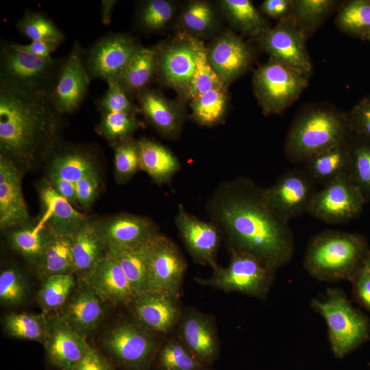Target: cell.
<instances>
[{
	"mask_svg": "<svg viewBox=\"0 0 370 370\" xmlns=\"http://www.w3.org/2000/svg\"><path fill=\"white\" fill-rule=\"evenodd\" d=\"M129 305L135 321L152 332H169L182 316L179 297L166 291L141 293Z\"/></svg>",
	"mask_w": 370,
	"mask_h": 370,
	"instance_id": "cell-17",
	"label": "cell"
},
{
	"mask_svg": "<svg viewBox=\"0 0 370 370\" xmlns=\"http://www.w3.org/2000/svg\"><path fill=\"white\" fill-rule=\"evenodd\" d=\"M347 143L328 148L304 163V169L316 184L323 186L348 173L349 158Z\"/></svg>",
	"mask_w": 370,
	"mask_h": 370,
	"instance_id": "cell-31",
	"label": "cell"
},
{
	"mask_svg": "<svg viewBox=\"0 0 370 370\" xmlns=\"http://www.w3.org/2000/svg\"><path fill=\"white\" fill-rule=\"evenodd\" d=\"M158 51L140 46L116 79L129 95H138L147 88L158 68Z\"/></svg>",
	"mask_w": 370,
	"mask_h": 370,
	"instance_id": "cell-32",
	"label": "cell"
},
{
	"mask_svg": "<svg viewBox=\"0 0 370 370\" xmlns=\"http://www.w3.org/2000/svg\"><path fill=\"white\" fill-rule=\"evenodd\" d=\"M192 117L199 125L212 127L221 123L227 111L226 87L216 88L191 101Z\"/></svg>",
	"mask_w": 370,
	"mask_h": 370,
	"instance_id": "cell-40",
	"label": "cell"
},
{
	"mask_svg": "<svg viewBox=\"0 0 370 370\" xmlns=\"http://www.w3.org/2000/svg\"><path fill=\"white\" fill-rule=\"evenodd\" d=\"M64 60H45L5 42L0 47V82L49 96Z\"/></svg>",
	"mask_w": 370,
	"mask_h": 370,
	"instance_id": "cell-6",
	"label": "cell"
},
{
	"mask_svg": "<svg viewBox=\"0 0 370 370\" xmlns=\"http://www.w3.org/2000/svg\"><path fill=\"white\" fill-rule=\"evenodd\" d=\"M352 134L346 113L328 108H309L293 122L284 152L291 162L304 164L328 148L346 143Z\"/></svg>",
	"mask_w": 370,
	"mask_h": 370,
	"instance_id": "cell-4",
	"label": "cell"
},
{
	"mask_svg": "<svg viewBox=\"0 0 370 370\" xmlns=\"http://www.w3.org/2000/svg\"><path fill=\"white\" fill-rule=\"evenodd\" d=\"M349 164L348 176L370 203V140L352 134L347 143Z\"/></svg>",
	"mask_w": 370,
	"mask_h": 370,
	"instance_id": "cell-35",
	"label": "cell"
},
{
	"mask_svg": "<svg viewBox=\"0 0 370 370\" xmlns=\"http://www.w3.org/2000/svg\"><path fill=\"white\" fill-rule=\"evenodd\" d=\"M173 221L193 261L214 269L218 264L217 258L221 239L216 225L190 214L181 204L177 206Z\"/></svg>",
	"mask_w": 370,
	"mask_h": 370,
	"instance_id": "cell-16",
	"label": "cell"
},
{
	"mask_svg": "<svg viewBox=\"0 0 370 370\" xmlns=\"http://www.w3.org/2000/svg\"><path fill=\"white\" fill-rule=\"evenodd\" d=\"M47 317L44 314L10 313L2 324L5 333L12 337L34 341L43 344L47 332Z\"/></svg>",
	"mask_w": 370,
	"mask_h": 370,
	"instance_id": "cell-42",
	"label": "cell"
},
{
	"mask_svg": "<svg viewBox=\"0 0 370 370\" xmlns=\"http://www.w3.org/2000/svg\"><path fill=\"white\" fill-rule=\"evenodd\" d=\"M72 370H118V369L105 354L89 345Z\"/></svg>",
	"mask_w": 370,
	"mask_h": 370,
	"instance_id": "cell-53",
	"label": "cell"
},
{
	"mask_svg": "<svg viewBox=\"0 0 370 370\" xmlns=\"http://www.w3.org/2000/svg\"><path fill=\"white\" fill-rule=\"evenodd\" d=\"M114 145L116 177L118 182H125L140 170L138 142L131 138Z\"/></svg>",
	"mask_w": 370,
	"mask_h": 370,
	"instance_id": "cell-49",
	"label": "cell"
},
{
	"mask_svg": "<svg viewBox=\"0 0 370 370\" xmlns=\"http://www.w3.org/2000/svg\"><path fill=\"white\" fill-rule=\"evenodd\" d=\"M226 267L217 264L208 278H195L200 285L224 292H237L260 299H264L274 280L275 271L252 255L230 251Z\"/></svg>",
	"mask_w": 370,
	"mask_h": 370,
	"instance_id": "cell-8",
	"label": "cell"
},
{
	"mask_svg": "<svg viewBox=\"0 0 370 370\" xmlns=\"http://www.w3.org/2000/svg\"><path fill=\"white\" fill-rule=\"evenodd\" d=\"M190 38L195 51V70L187 96L192 101L214 88L226 86L212 69L204 43L195 37Z\"/></svg>",
	"mask_w": 370,
	"mask_h": 370,
	"instance_id": "cell-39",
	"label": "cell"
},
{
	"mask_svg": "<svg viewBox=\"0 0 370 370\" xmlns=\"http://www.w3.org/2000/svg\"><path fill=\"white\" fill-rule=\"evenodd\" d=\"M337 2L333 0H294L291 16L306 38V36L332 12Z\"/></svg>",
	"mask_w": 370,
	"mask_h": 370,
	"instance_id": "cell-45",
	"label": "cell"
},
{
	"mask_svg": "<svg viewBox=\"0 0 370 370\" xmlns=\"http://www.w3.org/2000/svg\"><path fill=\"white\" fill-rule=\"evenodd\" d=\"M258 37L271 60L299 71L307 78L311 75L312 64L305 45L306 38L291 16L280 21Z\"/></svg>",
	"mask_w": 370,
	"mask_h": 370,
	"instance_id": "cell-15",
	"label": "cell"
},
{
	"mask_svg": "<svg viewBox=\"0 0 370 370\" xmlns=\"http://www.w3.org/2000/svg\"><path fill=\"white\" fill-rule=\"evenodd\" d=\"M207 53L212 69L225 86L245 72L251 58L245 43L230 32L214 40Z\"/></svg>",
	"mask_w": 370,
	"mask_h": 370,
	"instance_id": "cell-23",
	"label": "cell"
},
{
	"mask_svg": "<svg viewBox=\"0 0 370 370\" xmlns=\"http://www.w3.org/2000/svg\"><path fill=\"white\" fill-rule=\"evenodd\" d=\"M336 23L343 32L363 40L370 36V0H352L340 9Z\"/></svg>",
	"mask_w": 370,
	"mask_h": 370,
	"instance_id": "cell-41",
	"label": "cell"
},
{
	"mask_svg": "<svg viewBox=\"0 0 370 370\" xmlns=\"http://www.w3.org/2000/svg\"><path fill=\"white\" fill-rule=\"evenodd\" d=\"M28 293L27 283L22 273L15 267L3 269L0 273L1 305L14 306L23 303Z\"/></svg>",
	"mask_w": 370,
	"mask_h": 370,
	"instance_id": "cell-50",
	"label": "cell"
},
{
	"mask_svg": "<svg viewBox=\"0 0 370 370\" xmlns=\"http://www.w3.org/2000/svg\"><path fill=\"white\" fill-rule=\"evenodd\" d=\"M307 84L302 73L271 59L256 70L253 78L255 95L267 115L284 112Z\"/></svg>",
	"mask_w": 370,
	"mask_h": 370,
	"instance_id": "cell-9",
	"label": "cell"
},
{
	"mask_svg": "<svg viewBox=\"0 0 370 370\" xmlns=\"http://www.w3.org/2000/svg\"><path fill=\"white\" fill-rule=\"evenodd\" d=\"M61 115L48 95L0 82V156L18 168L50 156L60 143Z\"/></svg>",
	"mask_w": 370,
	"mask_h": 370,
	"instance_id": "cell-2",
	"label": "cell"
},
{
	"mask_svg": "<svg viewBox=\"0 0 370 370\" xmlns=\"http://www.w3.org/2000/svg\"><path fill=\"white\" fill-rule=\"evenodd\" d=\"M18 31L31 41L45 40L61 44L65 36L46 14L26 10L16 24Z\"/></svg>",
	"mask_w": 370,
	"mask_h": 370,
	"instance_id": "cell-43",
	"label": "cell"
},
{
	"mask_svg": "<svg viewBox=\"0 0 370 370\" xmlns=\"http://www.w3.org/2000/svg\"><path fill=\"white\" fill-rule=\"evenodd\" d=\"M149 271L150 291L160 290L180 297L186 262L177 245L159 234L144 246Z\"/></svg>",
	"mask_w": 370,
	"mask_h": 370,
	"instance_id": "cell-14",
	"label": "cell"
},
{
	"mask_svg": "<svg viewBox=\"0 0 370 370\" xmlns=\"http://www.w3.org/2000/svg\"><path fill=\"white\" fill-rule=\"evenodd\" d=\"M206 208L230 251L248 253L275 272L291 260V229L270 207L263 188L251 179L238 177L221 182Z\"/></svg>",
	"mask_w": 370,
	"mask_h": 370,
	"instance_id": "cell-1",
	"label": "cell"
},
{
	"mask_svg": "<svg viewBox=\"0 0 370 370\" xmlns=\"http://www.w3.org/2000/svg\"><path fill=\"white\" fill-rule=\"evenodd\" d=\"M100 345L103 354L120 370H150L160 347L152 332L130 320L109 328Z\"/></svg>",
	"mask_w": 370,
	"mask_h": 370,
	"instance_id": "cell-7",
	"label": "cell"
},
{
	"mask_svg": "<svg viewBox=\"0 0 370 370\" xmlns=\"http://www.w3.org/2000/svg\"><path fill=\"white\" fill-rule=\"evenodd\" d=\"M75 274L81 279L106 254L107 246L95 222L86 221L72 236Z\"/></svg>",
	"mask_w": 370,
	"mask_h": 370,
	"instance_id": "cell-30",
	"label": "cell"
},
{
	"mask_svg": "<svg viewBox=\"0 0 370 370\" xmlns=\"http://www.w3.org/2000/svg\"><path fill=\"white\" fill-rule=\"evenodd\" d=\"M73 274H62L42 280L37 301L44 312L59 310L66 303L76 286Z\"/></svg>",
	"mask_w": 370,
	"mask_h": 370,
	"instance_id": "cell-44",
	"label": "cell"
},
{
	"mask_svg": "<svg viewBox=\"0 0 370 370\" xmlns=\"http://www.w3.org/2000/svg\"><path fill=\"white\" fill-rule=\"evenodd\" d=\"M90 81L86 51L75 40L49 96L56 110L63 114L77 110L87 95Z\"/></svg>",
	"mask_w": 370,
	"mask_h": 370,
	"instance_id": "cell-13",
	"label": "cell"
},
{
	"mask_svg": "<svg viewBox=\"0 0 370 370\" xmlns=\"http://www.w3.org/2000/svg\"><path fill=\"white\" fill-rule=\"evenodd\" d=\"M352 282L356 297L370 311V271L363 267Z\"/></svg>",
	"mask_w": 370,
	"mask_h": 370,
	"instance_id": "cell-55",
	"label": "cell"
},
{
	"mask_svg": "<svg viewBox=\"0 0 370 370\" xmlns=\"http://www.w3.org/2000/svg\"><path fill=\"white\" fill-rule=\"evenodd\" d=\"M367 40H369V41H370V36H369Z\"/></svg>",
	"mask_w": 370,
	"mask_h": 370,
	"instance_id": "cell-61",
	"label": "cell"
},
{
	"mask_svg": "<svg viewBox=\"0 0 370 370\" xmlns=\"http://www.w3.org/2000/svg\"><path fill=\"white\" fill-rule=\"evenodd\" d=\"M216 19L212 7L203 1H194L188 3L181 16L184 27L199 35L210 32L216 24Z\"/></svg>",
	"mask_w": 370,
	"mask_h": 370,
	"instance_id": "cell-48",
	"label": "cell"
},
{
	"mask_svg": "<svg viewBox=\"0 0 370 370\" xmlns=\"http://www.w3.org/2000/svg\"><path fill=\"white\" fill-rule=\"evenodd\" d=\"M312 306L326 321L331 349L336 357L345 356L368 338L370 328L367 318L339 289H328L324 296L312 301Z\"/></svg>",
	"mask_w": 370,
	"mask_h": 370,
	"instance_id": "cell-5",
	"label": "cell"
},
{
	"mask_svg": "<svg viewBox=\"0 0 370 370\" xmlns=\"http://www.w3.org/2000/svg\"><path fill=\"white\" fill-rule=\"evenodd\" d=\"M47 363L56 370H72L89 345L57 313L47 317L44 343Z\"/></svg>",
	"mask_w": 370,
	"mask_h": 370,
	"instance_id": "cell-18",
	"label": "cell"
},
{
	"mask_svg": "<svg viewBox=\"0 0 370 370\" xmlns=\"http://www.w3.org/2000/svg\"><path fill=\"white\" fill-rule=\"evenodd\" d=\"M262 10L269 16L279 21L291 16L292 0H265L261 5Z\"/></svg>",
	"mask_w": 370,
	"mask_h": 370,
	"instance_id": "cell-56",
	"label": "cell"
},
{
	"mask_svg": "<svg viewBox=\"0 0 370 370\" xmlns=\"http://www.w3.org/2000/svg\"><path fill=\"white\" fill-rule=\"evenodd\" d=\"M48 181L54 190L73 206L77 203L76 185L65 180L50 177Z\"/></svg>",
	"mask_w": 370,
	"mask_h": 370,
	"instance_id": "cell-58",
	"label": "cell"
},
{
	"mask_svg": "<svg viewBox=\"0 0 370 370\" xmlns=\"http://www.w3.org/2000/svg\"><path fill=\"white\" fill-rule=\"evenodd\" d=\"M144 246H107L109 253L123 269L135 296L150 291L149 271Z\"/></svg>",
	"mask_w": 370,
	"mask_h": 370,
	"instance_id": "cell-34",
	"label": "cell"
},
{
	"mask_svg": "<svg viewBox=\"0 0 370 370\" xmlns=\"http://www.w3.org/2000/svg\"><path fill=\"white\" fill-rule=\"evenodd\" d=\"M50 177H56L76 184L88 175L98 173L91 152L83 147H60L59 143L52 151Z\"/></svg>",
	"mask_w": 370,
	"mask_h": 370,
	"instance_id": "cell-28",
	"label": "cell"
},
{
	"mask_svg": "<svg viewBox=\"0 0 370 370\" xmlns=\"http://www.w3.org/2000/svg\"><path fill=\"white\" fill-rule=\"evenodd\" d=\"M53 235L46 226L24 224L12 232L10 241L13 249L36 265Z\"/></svg>",
	"mask_w": 370,
	"mask_h": 370,
	"instance_id": "cell-37",
	"label": "cell"
},
{
	"mask_svg": "<svg viewBox=\"0 0 370 370\" xmlns=\"http://www.w3.org/2000/svg\"><path fill=\"white\" fill-rule=\"evenodd\" d=\"M346 114L353 134L370 140V95L359 101Z\"/></svg>",
	"mask_w": 370,
	"mask_h": 370,
	"instance_id": "cell-52",
	"label": "cell"
},
{
	"mask_svg": "<svg viewBox=\"0 0 370 370\" xmlns=\"http://www.w3.org/2000/svg\"><path fill=\"white\" fill-rule=\"evenodd\" d=\"M116 0H102L101 1V21L105 25H109Z\"/></svg>",
	"mask_w": 370,
	"mask_h": 370,
	"instance_id": "cell-59",
	"label": "cell"
},
{
	"mask_svg": "<svg viewBox=\"0 0 370 370\" xmlns=\"http://www.w3.org/2000/svg\"><path fill=\"white\" fill-rule=\"evenodd\" d=\"M82 279L106 303L129 305L135 296L123 269L108 249L106 254Z\"/></svg>",
	"mask_w": 370,
	"mask_h": 370,
	"instance_id": "cell-21",
	"label": "cell"
},
{
	"mask_svg": "<svg viewBox=\"0 0 370 370\" xmlns=\"http://www.w3.org/2000/svg\"><path fill=\"white\" fill-rule=\"evenodd\" d=\"M175 8L166 0H149L139 7L137 21L145 32H156L163 28L171 19Z\"/></svg>",
	"mask_w": 370,
	"mask_h": 370,
	"instance_id": "cell-47",
	"label": "cell"
},
{
	"mask_svg": "<svg viewBox=\"0 0 370 370\" xmlns=\"http://www.w3.org/2000/svg\"><path fill=\"white\" fill-rule=\"evenodd\" d=\"M108 88L95 103L101 114L109 112L136 113L139 108L134 105L130 95L122 88L116 80L106 82Z\"/></svg>",
	"mask_w": 370,
	"mask_h": 370,
	"instance_id": "cell-51",
	"label": "cell"
},
{
	"mask_svg": "<svg viewBox=\"0 0 370 370\" xmlns=\"http://www.w3.org/2000/svg\"><path fill=\"white\" fill-rule=\"evenodd\" d=\"M140 46L127 34L109 33L98 38L86 51L91 79L116 80Z\"/></svg>",
	"mask_w": 370,
	"mask_h": 370,
	"instance_id": "cell-12",
	"label": "cell"
},
{
	"mask_svg": "<svg viewBox=\"0 0 370 370\" xmlns=\"http://www.w3.org/2000/svg\"><path fill=\"white\" fill-rule=\"evenodd\" d=\"M180 340L205 365L211 367L219 356V342L212 318L199 311L182 314Z\"/></svg>",
	"mask_w": 370,
	"mask_h": 370,
	"instance_id": "cell-22",
	"label": "cell"
},
{
	"mask_svg": "<svg viewBox=\"0 0 370 370\" xmlns=\"http://www.w3.org/2000/svg\"><path fill=\"white\" fill-rule=\"evenodd\" d=\"M219 3L229 22L243 34L258 37L270 27L249 0H222Z\"/></svg>",
	"mask_w": 370,
	"mask_h": 370,
	"instance_id": "cell-36",
	"label": "cell"
},
{
	"mask_svg": "<svg viewBox=\"0 0 370 370\" xmlns=\"http://www.w3.org/2000/svg\"><path fill=\"white\" fill-rule=\"evenodd\" d=\"M27 205L21 188L19 169L0 156V226L16 227L29 219Z\"/></svg>",
	"mask_w": 370,
	"mask_h": 370,
	"instance_id": "cell-24",
	"label": "cell"
},
{
	"mask_svg": "<svg viewBox=\"0 0 370 370\" xmlns=\"http://www.w3.org/2000/svg\"><path fill=\"white\" fill-rule=\"evenodd\" d=\"M153 365L156 370H212L180 338H171L160 345Z\"/></svg>",
	"mask_w": 370,
	"mask_h": 370,
	"instance_id": "cell-38",
	"label": "cell"
},
{
	"mask_svg": "<svg viewBox=\"0 0 370 370\" xmlns=\"http://www.w3.org/2000/svg\"><path fill=\"white\" fill-rule=\"evenodd\" d=\"M40 197L43 214L37 224L54 234L73 236L86 221L85 215L60 195L48 180L41 184Z\"/></svg>",
	"mask_w": 370,
	"mask_h": 370,
	"instance_id": "cell-25",
	"label": "cell"
},
{
	"mask_svg": "<svg viewBox=\"0 0 370 370\" xmlns=\"http://www.w3.org/2000/svg\"><path fill=\"white\" fill-rule=\"evenodd\" d=\"M369 251L367 239L360 234L326 230L309 241L304 267L319 280L352 281L364 267Z\"/></svg>",
	"mask_w": 370,
	"mask_h": 370,
	"instance_id": "cell-3",
	"label": "cell"
},
{
	"mask_svg": "<svg viewBox=\"0 0 370 370\" xmlns=\"http://www.w3.org/2000/svg\"><path fill=\"white\" fill-rule=\"evenodd\" d=\"M157 69L166 85L187 96L195 70V51L190 36L158 53Z\"/></svg>",
	"mask_w": 370,
	"mask_h": 370,
	"instance_id": "cell-26",
	"label": "cell"
},
{
	"mask_svg": "<svg viewBox=\"0 0 370 370\" xmlns=\"http://www.w3.org/2000/svg\"><path fill=\"white\" fill-rule=\"evenodd\" d=\"M75 185L77 202L84 208L90 207L96 198L99 188L98 173L84 177Z\"/></svg>",
	"mask_w": 370,
	"mask_h": 370,
	"instance_id": "cell-54",
	"label": "cell"
},
{
	"mask_svg": "<svg viewBox=\"0 0 370 370\" xmlns=\"http://www.w3.org/2000/svg\"><path fill=\"white\" fill-rule=\"evenodd\" d=\"M21 49L32 53L37 57L49 60L52 58L51 53H53L60 44L45 40L31 41L29 44H17Z\"/></svg>",
	"mask_w": 370,
	"mask_h": 370,
	"instance_id": "cell-57",
	"label": "cell"
},
{
	"mask_svg": "<svg viewBox=\"0 0 370 370\" xmlns=\"http://www.w3.org/2000/svg\"><path fill=\"white\" fill-rule=\"evenodd\" d=\"M105 304L93 288L84 280L80 279L58 313L86 338L105 318Z\"/></svg>",
	"mask_w": 370,
	"mask_h": 370,
	"instance_id": "cell-19",
	"label": "cell"
},
{
	"mask_svg": "<svg viewBox=\"0 0 370 370\" xmlns=\"http://www.w3.org/2000/svg\"><path fill=\"white\" fill-rule=\"evenodd\" d=\"M140 170L147 173L158 185L171 182L180 169L177 156L164 145L148 138L138 140Z\"/></svg>",
	"mask_w": 370,
	"mask_h": 370,
	"instance_id": "cell-29",
	"label": "cell"
},
{
	"mask_svg": "<svg viewBox=\"0 0 370 370\" xmlns=\"http://www.w3.org/2000/svg\"><path fill=\"white\" fill-rule=\"evenodd\" d=\"M364 267L367 268L370 271V251L365 260Z\"/></svg>",
	"mask_w": 370,
	"mask_h": 370,
	"instance_id": "cell-60",
	"label": "cell"
},
{
	"mask_svg": "<svg viewBox=\"0 0 370 370\" xmlns=\"http://www.w3.org/2000/svg\"><path fill=\"white\" fill-rule=\"evenodd\" d=\"M304 168L282 174L270 186L263 188L264 197L275 214L288 222L306 212L317 190Z\"/></svg>",
	"mask_w": 370,
	"mask_h": 370,
	"instance_id": "cell-11",
	"label": "cell"
},
{
	"mask_svg": "<svg viewBox=\"0 0 370 370\" xmlns=\"http://www.w3.org/2000/svg\"><path fill=\"white\" fill-rule=\"evenodd\" d=\"M72 241V236L53 235L35 265L42 280L56 275L75 274Z\"/></svg>",
	"mask_w": 370,
	"mask_h": 370,
	"instance_id": "cell-33",
	"label": "cell"
},
{
	"mask_svg": "<svg viewBox=\"0 0 370 370\" xmlns=\"http://www.w3.org/2000/svg\"><path fill=\"white\" fill-rule=\"evenodd\" d=\"M95 225L106 246L141 247L160 234L151 219L128 213L116 214Z\"/></svg>",
	"mask_w": 370,
	"mask_h": 370,
	"instance_id": "cell-20",
	"label": "cell"
},
{
	"mask_svg": "<svg viewBox=\"0 0 370 370\" xmlns=\"http://www.w3.org/2000/svg\"><path fill=\"white\" fill-rule=\"evenodd\" d=\"M144 127L135 113L109 112L101 114L96 132L114 145L132 138V134Z\"/></svg>",
	"mask_w": 370,
	"mask_h": 370,
	"instance_id": "cell-46",
	"label": "cell"
},
{
	"mask_svg": "<svg viewBox=\"0 0 370 370\" xmlns=\"http://www.w3.org/2000/svg\"><path fill=\"white\" fill-rule=\"evenodd\" d=\"M139 110L162 136L179 135L184 119L180 110L155 90L145 88L138 95Z\"/></svg>",
	"mask_w": 370,
	"mask_h": 370,
	"instance_id": "cell-27",
	"label": "cell"
},
{
	"mask_svg": "<svg viewBox=\"0 0 370 370\" xmlns=\"http://www.w3.org/2000/svg\"><path fill=\"white\" fill-rule=\"evenodd\" d=\"M365 204L358 188L344 174L316 191L308 213L328 224H342L359 217Z\"/></svg>",
	"mask_w": 370,
	"mask_h": 370,
	"instance_id": "cell-10",
	"label": "cell"
}]
</instances>
